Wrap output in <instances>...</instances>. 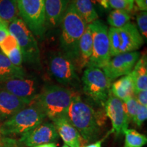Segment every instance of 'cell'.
<instances>
[{
    "label": "cell",
    "instance_id": "obj_1",
    "mask_svg": "<svg viewBox=\"0 0 147 147\" xmlns=\"http://www.w3.org/2000/svg\"><path fill=\"white\" fill-rule=\"evenodd\" d=\"M65 117L86 143L93 142L98 138L102 124L101 116L82 100L78 93L71 101Z\"/></svg>",
    "mask_w": 147,
    "mask_h": 147
},
{
    "label": "cell",
    "instance_id": "obj_2",
    "mask_svg": "<svg viewBox=\"0 0 147 147\" xmlns=\"http://www.w3.org/2000/svg\"><path fill=\"white\" fill-rule=\"evenodd\" d=\"M78 92L63 86L49 84L42 88L34 102L41 108L46 117L53 121L66 115Z\"/></svg>",
    "mask_w": 147,
    "mask_h": 147
},
{
    "label": "cell",
    "instance_id": "obj_3",
    "mask_svg": "<svg viewBox=\"0 0 147 147\" xmlns=\"http://www.w3.org/2000/svg\"><path fill=\"white\" fill-rule=\"evenodd\" d=\"M59 25L61 29L60 46L62 53L72 60L76 65L78 56L79 41L87 28V24L70 2Z\"/></svg>",
    "mask_w": 147,
    "mask_h": 147
},
{
    "label": "cell",
    "instance_id": "obj_4",
    "mask_svg": "<svg viewBox=\"0 0 147 147\" xmlns=\"http://www.w3.org/2000/svg\"><path fill=\"white\" fill-rule=\"evenodd\" d=\"M46 116L32 101L28 106L0 123V136H22L44 122Z\"/></svg>",
    "mask_w": 147,
    "mask_h": 147
},
{
    "label": "cell",
    "instance_id": "obj_5",
    "mask_svg": "<svg viewBox=\"0 0 147 147\" xmlns=\"http://www.w3.org/2000/svg\"><path fill=\"white\" fill-rule=\"evenodd\" d=\"M8 29L9 33L17 40L23 61L33 65H39L40 55L38 42L34 34L23 20L19 17L16 18L8 24Z\"/></svg>",
    "mask_w": 147,
    "mask_h": 147
},
{
    "label": "cell",
    "instance_id": "obj_6",
    "mask_svg": "<svg viewBox=\"0 0 147 147\" xmlns=\"http://www.w3.org/2000/svg\"><path fill=\"white\" fill-rule=\"evenodd\" d=\"M111 82L102 69L93 66L87 67L82 77L84 93L103 107L110 92Z\"/></svg>",
    "mask_w": 147,
    "mask_h": 147
},
{
    "label": "cell",
    "instance_id": "obj_7",
    "mask_svg": "<svg viewBox=\"0 0 147 147\" xmlns=\"http://www.w3.org/2000/svg\"><path fill=\"white\" fill-rule=\"evenodd\" d=\"M21 18L34 36L42 37L46 31L45 0H16Z\"/></svg>",
    "mask_w": 147,
    "mask_h": 147
},
{
    "label": "cell",
    "instance_id": "obj_8",
    "mask_svg": "<svg viewBox=\"0 0 147 147\" xmlns=\"http://www.w3.org/2000/svg\"><path fill=\"white\" fill-rule=\"evenodd\" d=\"M89 25L93 39V51L88 66L102 69L111 59L108 37V27L99 19L89 24Z\"/></svg>",
    "mask_w": 147,
    "mask_h": 147
},
{
    "label": "cell",
    "instance_id": "obj_9",
    "mask_svg": "<svg viewBox=\"0 0 147 147\" xmlns=\"http://www.w3.org/2000/svg\"><path fill=\"white\" fill-rule=\"evenodd\" d=\"M49 71L55 80L63 87L75 88L80 85L76 65L63 53H55L51 57Z\"/></svg>",
    "mask_w": 147,
    "mask_h": 147
},
{
    "label": "cell",
    "instance_id": "obj_10",
    "mask_svg": "<svg viewBox=\"0 0 147 147\" xmlns=\"http://www.w3.org/2000/svg\"><path fill=\"white\" fill-rule=\"evenodd\" d=\"M40 80L36 76L14 78L0 82V90L32 102L41 90Z\"/></svg>",
    "mask_w": 147,
    "mask_h": 147
},
{
    "label": "cell",
    "instance_id": "obj_11",
    "mask_svg": "<svg viewBox=\"0 0 147 147\" xmlns=\"http://www.w3.org/2000/svg\"><path fill=\"white\" fill-rule=\"evenodd\" d=\"M140 55L138 51L123 53L116 55L102 67V70L110 81L131 73Z\"/></svg>",
    "mask_w": 147,
    "mask_h": 147
},
{
    "label": "cell",
    "instance_id": "obj_12",
    "mask_svg": "<svg viewBox=\"0 0 147 147\" xmlns=\"http://www.w3.org/2000/svg\"><path fill=\"white\" fill-rule=\"evenodd\" d=\"M106 117L111 121L113 129L111 132L119 137L128 129L129 120L125 111L123 103L110 92L107 100L104 105Z\"/></svg>",
    "mask_w": 147,
    "mask_h": 147
},
{
    "label": "cell",
    "instance_id": "obj_13",
    "mask_svg": "<svg viewBox=\"0 0 147 147\" xmlns=\"http://www.w3.org/2000/svg\"><path fill=\"white\" fill-rule=\"evenodd\" d=\"M58 138L57 131L53 123L42 122L36 127L23 134L18 140L24 146L32 147L53 142Z\"/></svg>",
    "mask_w": 147,
    "mask_h": 147
},
{
    "label": "cell",
    "instance_id": "obj_14",
    "mask_svg": "<svg viewBox=\"0 0 147 147\" xmlns=\"http://www.w3.org/2000/svg\"><path fill=\"white\" fill-rule=\"evenodd\" d=\"M118 31L121 38L120 53L136 51L144 44V40L134 23L129 22Z\"/></svg>",
    "mask_w": 147,
    "mask_h": 147
},
{
    "label": "cell",
    "instance_id": "obj_15",
    "mask_svg": "<svg viewBox=\"0 0 147 147\" xmlns=\"http://www.w3.org/2000/svg\"><path fill=\"white\" fill-rule=\"evenodd\" d=\"M30 103L9 92L0 90V121L2 122L10 118Z\"/></svg>",
    "mask_w": 147,
    "mask_h": 147
},
{
    "label": "cell",
    "instance_id": "obj_16",
    "mask_svg": "<svg viewBox=\"0 0 147 147\" xmlns=\"http://www.w3.org/2000/svg\"><path fill=\"white\" fill-rule=\"evenodd\" d=\"M71 0H45L46 29L59 26Z\"/></svg>",
    "mask_w": 147,
    "mask_h": 147
},
{
    "label": "cell",
    "instance_id": "obj_17",
    "mask_svg": "<svg viewBox=\"0 0 147 147\" xmlns=\"http://www.w3.org/2000/svg\"><path fill=\"white\" fill-rule=\"evenodd\" d=\"M53 123L65 144L69 147H81L80 134L65 116L55 119L53 121Z\"/></svg>",
    "mask_w": 147,
    "mask_h": 147
},
{
    "label": "cell",
    "instance_id": "obj_18",
    "mask_svg": "<svg viewBox=\"0 0 147 147\" xmlns=\"http://www.w3.org/2000/svg\"><path fill=\"white\" fill-rule=\"evenodd\" d=\"M93 51V39L89 25H87V28L79 41L78 56L76 63L78 71L81 70L84 67H87L91 59Z\"/></svg>",
    "mask_w": 147,
    "mask_h": 147
},
{
    "label": "cell",
    "instance_id": "obj_19",
    "mask_svg": "<svg viewBox=\"0 0 147 147\" xmlns=\"http://www.w3.org/2000/svg\"><path fill=\"white\" fill-rule=\"evenodd\" d=\"M130 74L133 80L134 93L147 90V58L146 54L140 57Z\"/></svg>",
    "mask_w": 147,
    "mask_h": 147
},
{
    "label": "cell",
    "instance_id": "obj_20",
    "mask_svg": "<svg viewBox=\"0 0 147 147\" xmlns=\"http://www.w3.org/2000/svg\"><path fill=\"white\" fill-rule=\"evenodd\" d=\"M110 92L114 96L119 98L122 102L134 97V83L130 73L112 84Z\"/></svg>",
    "mask_w": 147,
    "mask_h": 147
},
{
    "label": "cell",
    "instance_id": "obj_21",
    "mask_svg": "<svg viewBox=\"0 0 147 147\" xmlns=\"http://www.w3.org/2000/svg\"><path fill=\"white\" fill-rule=\"evenodd\" d=\"M27 76L22 67L14 65L0 51V82L9 79Z\"/></svg>",
    "mask_w": 147,
    "mask_h": 147
},
{
    "label": "cell",
    "instance_id": "obj_22",
    "mask_svg": "<svg viewBox=\"0 0 147 147\" xmlns=\"http://www.w3.org/2000/svg\"><path fill=\"white\" fill-rule=\"evenodd\" d=\"M70 2L87 25L98 19V15L91 0H71Z\"/></svg>",
    "mask_w": 147,
    "mask_h": 147
},
{
    "label": "cell",
    "instance_id": "obj_23",
    "mask_svg": "<svg viewBox=\"0 0 147 147\" xmlns=\"http://www.w3.org/2000/svg\"><path fill=\"white\" fill-rule=\"evenodd\" d=\"M16 0H0V18L8 24L18 17Z\"/></svg>",
    "mask_w": 147,
    "mask_h": 147
},
{
    "label": "cell",
    "instance_id": "obj_24",
    "mask_svg": "<svg viewBox=\"0 0 147 147\" xmlns=\"http://www.w3.org/2000/svg\"><path fill=\"white\" fill-rule=\"evenodd\" d=\"M124 134V147H143L147 143L146 136L133 129H127Z\"/></svg>",
    "mask_w": 147,
    "mask_h": 147
},
{
    "label": "cell",
    "instance_id": "obj_25",
    "mask_svg": "<svg viewBox=\"0 0 147 147\" xmlns=\"http://www.w3.org/2000/svg\"><path fill=\"white\" fill-rule=\"evenodd\" d=\"M131 16L129 12L122 10H114L108 16V23L111 27L119 29L130 22Z\"/></svg>",
    "mask_w": 147,
    "mask_h": 147
},
{
    "label": "cell",
    "instance_id": "obj_26",
    "mask_svg": "<svg viewBox=\"0 0 147 147\" xmlns=\"http://www.w3.org/2000/svg\"><path fill=\"white\" fill-rule=\"evenodd\" d=\"M108 42H109V49L110 56L115 57L120 54L121 38L118 29L110 27L108 30Z\"/></svg>",
    "mask_w": 147,
    "mask_h": 147
},
{
    "label": "cell",
    "instance_id": "obj_27",
    "mask_svg": "<svg viewBox=\"0 0 147 147\" xmlns=\"http://www.w3.org/2000/svg\"><path fill=\"white\" fill-rule=\"evenodd\" d=\"M18 47H19V45H18L17 40L10 33L0 42L1 52L6 57Z\"/></svg>",
    "mask_w": 147,
    "mask_h": 147
},
{
    "label": "cell",
    "instance_id": "obj_28",
    "mask_svg": "<svg viewBox=\"0 0 147 147\" xmlns=\"http://www.w3.org/2000/svg\"><path fill=\"white\" fill-rule=\"evenodd\" d=\"M123 103L125 111L129 120V121H133L134 117H135L138 110L140 106V104L137 102V100H136L134 97H130V98L123 102Z\"/></svg>",
    "mask_w": 147,
    "mask_h": 147
},
{
    "label": "cell",
    "instance_id": "obj_29",
    "mask_svg": "<svg viewBox=\"0 0 147 147\" xmlns=\"http://www.w3.org/2000/svg\"><path fill=\"white\" fill-rule=\"evenodd\" d=\"M134 1L130 0H109V7L115 10H125L129 13L134 8Z\"/></svg>",
    "mask_w": 147,
    "mask_h": 147
},
{
    "label": "cell",
    "instance_id": "obj_30",
    "mask_svg": "<svg viewBox=\"0 0 147 147\" xmlns=\"http://www.w3.org/2000/svg\"><path fill=\"white\" fill-rule=\"evenodd\" d=\"M137 27L143 39L145 41L147 38V12L146 11H142L136 15Z\"/></svg>",
    "mask_w": 147,
    "mask_h": 147
},
{
    "label": "cell",
    "instance_id": "obj_31",
    "mask_svg": "<svg viewBox=\"0 0 147 147\" xmlns=\"http://www.w3.org/2000/svg\"><path fill=\"white\" fill-rule=\"evenodd\" d=\"M0 147H24L18 140L10 136H0Z\"/></svg>",
    "mask_w": 147,
    "mask_h": 147
},
{
    "label": "cell",
    "instance_id": "obj_32",
    "mask_svg": "<svg viewBox=\"0 0 147 147\" xmlns=\"http://www.w3.org/2000/svg\"><path fill=\"white\" fill-rule=\"evenodd\" d=\"M146 119L147 107L146 106H143L140 105L132 122H134L138 127H141L143 124V123L146 120Z\"/></svg>",
    "mask_w": 147,
    "mask_h": 147
},
{
    "label": "cell",
    "instance_id": "obj_33",
    "mask_svg": "<svg viewBox=\"0 0 147 147\" xmlns=\"http://www.w3.org/2000/svg\"><path fill=\"white\" fill-rule=\"evenodd\" d=\"M134 97L141 106L147 107V90L141 91L134 93Z\"/></svg>",
    "mask_w": 147,
    "mask_h": 147
},
{
    "label": "cell",
    "instance_id": "obj_34",
    "mask_svg": "<svg viewBox=\"0 0 147 147\" xmlns=\"http://www.w3.org/2000/svg\"><path fill=\"white\" fill-rule=\"evenodd\" d=\"M91 1L93 5H98L99 6L102 7L104 9L109 8V4H108V1L109 0H91Z\"/></svg>",
    "mask_w": 147,
    "mask_h": 147
},
{
    "label": "cell",
    "instance_id": "obj_35",
    "mask_svg": "<svg viewBox=\"0 0 147 147\" xmlns=\"http://www.w3.org/2000/svg\"><path fill=\"white\" fill-rule=\"evenodd\" d=\"M137 6L142 11H146L147 10V0H134Z\"/></svg>",
    "mask_w": 147,
    "mask_h": 147
},
{
    "label": "cell",
    "instance_id": "obj_36",
    "mask_svg": "<svg viewBox=\"0 0 147 147\" xmlns=\"http://www.w3.org/2000/svg\"><path fill=\"white\" fill-rule=\"evenodd\" d=\"M9 34L8 28H3L0 29V42L4 39V38Z\"/></svg>",
    "mask_w": 147,
    "mask_h": 147
},
{
    "label": "cell",
    "instance_id": "obj_37",
    "mask_svg": "<svg viewBox=\"0 0 147 147\" xmlns=\"http://www.w3.org/2000/svg\"><path fill=\"white\" fill-rule=\"evenodd\" d=\"M104 138H103L102 140H100L97 141L96 142L92 143V144L86 145V146H84L82 147H102V143L104 142Z\"/></svg>",
    "mask_w": 147,
    "mask_h": 147
},
{
    "label": "cell",
    "instance_id": "obj_38",
    "mask_svg": "<svg viewBox=\"0 0 147 147\" xmlns=\"http://www.w3.org/2000/svg\"><path fill=\"white\" fill-rule=\"evenodd\" d=\"M32 147H57V144L55 142L47 143V144H42L39 145H36V146Z\"/></svg>",
    "mask_w": 147,
    "mask_h": 147
},
{
    "label": "cell",
    "instance_id": "obj_39",
    "mask_svg": "<svg viewBox=\"0 0 147 147\" xmlns=\"http://www.w3.org/2000/svg\"><path fill=\"white\" fill-rule=\"evenodd\" d=\"M8 24L5 23L3 20H1V18H0V29L3 28H8Z\"/></svg>",
    "mask_w": 147,
    "mask_h": 147
},
{
    "label": "cell",
    "instance_id": "obj_40",
    "mask_svg": "<svg viewBox=\"0 0 147 147\" xmlns=\"http://www.w3.org/2000/svg\"><path fill=\"white\" fill-rule=\"evenodd\" d=\"M62 147H69V146H67V145H66V144H64Z\"/></svg>",
    "mask_w": 147,
    "mask_h": 147
},
{
    "label": "cell",
    "instance_id": "obj_41",
    "mask_svg": "<svg viewBox=\"0 0 147 147\" xmlns=\"http://www.w3.org/2000/svg\"><path fill=\"white\" fill-rule=\"evenodd\" d=\"M130 1H134V0H130Z\"/></svg>",
    "mask_w": 147,
    "mask_h": 147
},
{
    "label": "cell",
    "instance_id": "obj_42",
    "mask_svg": "<svg viewBox=\"0 0 147 147\" xmlns=\"http://www.w3.org/2000/svg\"><path fill=\"white\" fill-rule=\"evenodd\" d=\"M0 123H1V121H0Z\"/></svg>",
    "mask_w": 147,
    "mask_h": 147
}]
</instances>
